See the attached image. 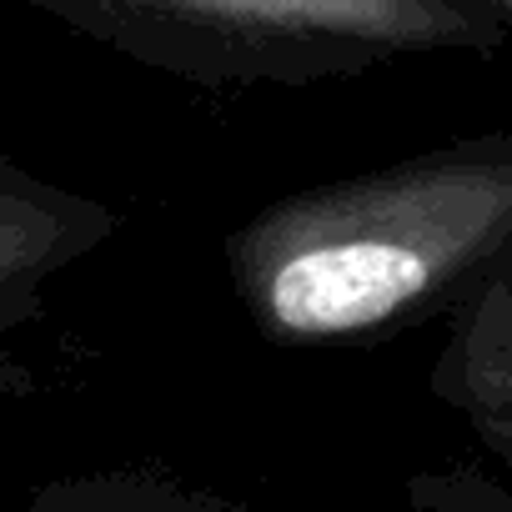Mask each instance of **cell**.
Returning <instances> with one entry per match:
<instances>
[{"label": "cell", "mask_w": 512, "mask_h": 512, "mask_svg": "<svg viewBox=\"0 0 512 512\" xmlns=\"http://www.w3.org/2000/svg\"><path fill=\"white\" fill-rule=\"evenodd\" d=\"M512 236V131L302 186L226 231V277L272 347H362L442 312Z\"/></svg>", "instance_id": "obj_1"}, {"label": "cell", "mask_w": 512, "mask_h": 512, "mask_svg": "<svg viewBox=\"0 0 512 512\" xmlns=\"http://www.w3.org/2000/svg\"><path fill=\"white\" fill-rule=\"evenodd\" d=\"M206 91L327 86L402 56H492L512 36L457 0H26Z\"/></svg>", "instance_id": "obj_2"}, {"label": "cell", "mask_w": 512, "mask_h": 512, "mask_svg": "<svg viewBox=\"0 0 512 512\" xmlns=\"http://www.w3.org/2000/svg\"><path fill=\"white\" fill-rule=\"evenodd\" d=\"M121 231L106 196L61 186L0 146V407L41 392V372L21 342L46 327L56 282Z\"/></svg>", "instance_id": "obj_3"}, {"label": "cell", "mask_w": 512, "mask_h": 512, "mask_svg": "<svg viewBox=\"0 0 512 512\" xmlns=\"http://www.w3.org/2000/svg\"><path fill=\"white\" fill-rule=\"evenodd\" d=\"M427 392L512 477V236L442 312Z\"/></svg>", "instance_id": "obj_4"}, {"label": "cell", "mask_w": 512, "mask_h": 512, "mask_svg": "<svg viewBox=\"0 0 512 512\" xmlns=\"http://www.w3.org/2000/svg\"><path fill=\"white\" fill-rule=\"evenodd\" d=\"M16 512H256L166 467H101L41 482Z\"/></svg>", "instance_id": "obj_5"}, {"label": "cell", "mask_w": 512, "mask_h": 512, "mask_svg": "<svg viewBox=\"0 0 512 512\" xmlns=\"http://www.w3.org/2000/svg\"><path fill=\"white\" fill-rule=\"evenodd\" d=\"M412 512H512V487L477 462H442L407 477Z\"/></svg>", "instance_id": "obj_6"}, {"label": "cell", "mask_w": 512, "mask_h": 512, "mask_svg": "<svg viewBox=\"0 0 512 512\" xmlns=\"http://www.w3.org/2000/svg\"><path fill=\"white\" fill-rule=\"evenodd\" d=\"M457 6H467V11H482V16H492L507 36H512V0H457Z\"/></svg>", "instance_id": "obj_7"}]
</instances>
